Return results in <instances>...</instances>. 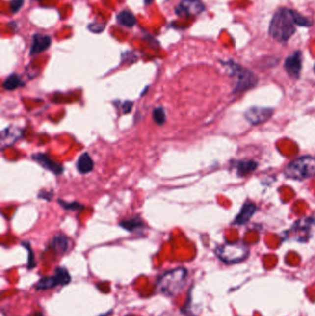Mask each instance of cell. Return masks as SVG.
<instances>
[{
    "mask_svg": "<svg viewBox=\"0 0 315 316\" xmlns=\"http://www.w3.org/2000/svg\"><path fill=\"white\" fill-rule=\"evenodd\" d=\"M296 25L295 11L289 8H280L270 23L269 34L276 41L287 42L296 32Z\"/></svg>",
    "mask_w": 315,
    "mask_h": 316,
    "instance_id": "cell-1",
    "label": "cell"
},
{
    "mask_svg": "<svg viewBox=\"0 0 315 316\" xmlns=\"http://www.w3.org/2000/svg\"><path fill=\"white\" fill-rule=\"evenodd\" d=\"M187 277L188 271L183 267L170 270L158 279V289L166 296H175L186 284Z\"/></svg>",
    "mask_w": 315,
    "mask_h": 316,
    "instance_id": "cell-2",
    "label": "cell"
},
{
    "mask_svg": "<svg viewBox=\"0 0 315 316\" xmlns=\"http://www.w3.org/2000/svg\"><path fill=\"white\" fill-rule=\"evenodd\" d=\"M284 174L292 180L304 181L315 176V158L301 157L290 162L286 166Z\"/></svg>",
    "mask_w": 315,
    "mask_h": 316,
    "instance_id": "cell-3",
    "label": "cell"
},
{
    "mask_svg": "<svg viewBox=\"0 0 315 316\" xmlns=\"http://www.w3.org/2000/svg\"><path fill=\"white\" fill-rule=\"evenodd\" d=\"M218 258L225 263H233L243 261L249 255V249L247 246L240 242L226 243L216 250Z\"/></svg>",
    "mask_w": 315,
    "mask_h": 316,
    "instance_id": "cell-4",
    "label": "cell"
},
{
    "mask_svg": "<svg viewBox=\"0 0 315 316\" xmlns=\"http://www.w3.org/2000/svg\"><path fill=\"white\" fill-rule=\"evenodd\" d=\"M229 70L231 75L236 77L237 80L236 91H243L255 85L256 76H254L251 71L245 70L234 62L229 64Z\"/></svg>",
    "mask_w": 315,
    "mask_h": 316,
    "instance_id": "cell-5",
    "label": "cell"
},
{
    "mask_svg": "<svg viewBox=\"0 0 315 316\" xmlns=\"http://www.w3.org/2000/svg\"><path fill=\"white\" fill-rule=\"evenodd\" d=\"M205 8L202 0H182L175 8V12L180 16H196L201 14Z\"/></svg>",
    "mask_w": 315,
    "mask_h": 316,
    "instance_id": "cell-6",
    "label": "cell"
},
{
    "mask_svg": "<svg viewBox=\"0 0 315 316\" xmlns=\"http://www.w3.org/2000/svg\"><path fill=\"white\" fill-rule=\"evenodd\" d=\"M273 115V110L266 107L253 106L246 112L245 118L253 125H258L267 121Z\"/></svg>",
    "mask_w": 315,
    "mask_h": 316,
    "instance_id": "cell-7",
    "label": "cell"
},
{
    "mask_svg": "<svg viewBox=\"0 0 315 316\" xmlns=\"http://www.w3.org/2000/svg\"><path fill=\"white\" fill-rule=\"evenodd\" d=\"M285 70L293 79H299L300 71L302 69V55L300 51H296L289 55L284 64Z\"/></svg>",
    "mask_w": 315,
    "mask_h": 316,
    "instance_id": "cell-8",
    "label": "cell"
},
{
    "mask_svg": "<svg viewBox=\"0 0 315 316\" xmlns=\"http://www.w3.org/2000/svg\"><path fill=\"white\" fill-rule=\"evenodd\" d=\"M32 159L35 162H37L42 167L53 172L54 174L60 175L63 172V166L54 161L52 158H49L46 154H42V153L35 154L32 156Z\"/></svg>",
    "mask_w": 315,
    "mask_h": 316,
    "instance_id": "cell-9",
    "label": "cell"
},
{
    "mask_svg": "<svg viewBox=\"0 0 315 316\" xmlns=\"http://www.w3.org/2000/svg\"><path fill=\"white\" fill-rule=\"evenodd\" d=\"M52 43L51 37L49 35L35 33L32 37V46L30 49V55H38L40 53L48 50Z\"/></svg>",
    "mask_w": 315,
    "mask_h": 316,
    "instance_id": "cell-10",
    "label": "cell"
},
{
    "mask_svg": "<svg viewBox=\"0 0 315 316\" xmlns=\"http://www.w3.org/2000/svg\"><path fill=\"white\" fill-rule=\"evenodd\" d=\"M23 137V131L17 127L6 128L1 133V144L2 148L9 147Z\"/></svg>",
    "mask_w": 315,
    "mask_h": 316,
    "instance_id": "cell-11",
    "label": "cell"
},
{
    "mask_svg": "<svg viewBox=\"0 0 315 316\" xmlns=\"http://www.w3.org/2000/svg\"><path fill=\"white\" fill-rule=\"evenodd\" d=\"M256 212V206L251 203H247L242 208L240 212L236 215V219L234 221L235 225H244L247 222L250 221L252 215Z\"/></svg>",
    "mask_w": 315,
    "mask_h": 316,
    "instance_id": "cell-12",
    "label": "cell"
},
{
    "mask_svg": "<svg viewBox=\"0 0 315 316\" xmlns=\"http://www.w3.org/2000/svg\"><path fill=\"white\" fill-rule=\"evenodd\" d=\"M51 247L58 254H63L69 250L70 239L64 234H56L51 240Z\"/></svg>",
    "mask_w": 315,
    "mask_h": 316,
    "instance_id": "cell-13",
    "label": "cell"
},
{
    "mask_svg": "<svg viewBox=\"0 0 315 316\" xmlns=\"http://www.w3.org/2000/svg\"><path fill=\"white\" fill-rule=\"evenodd\" d=\"M76 167L80 174H88L93 171L95 163L88 153H83L81 156H79L76 163Z\"/></svg>",
    "mask_w": 315,
    "mask_h": 316,
    "instance_id": "cell-14",
    "label": "cell"
},
{
    "mask_svg": "<svg viewBox=\"0 0 315 316\" xmlns=\"http://www.w3.org/2000/svg\"><path fill=\"white\" fill-rule=\"evenodd\" d=\"M117 22L118 24L127 27V28H132L136 24V17L133 13H131L129 10H122L117 15Z\"/></svg>",
    "mask_w": 315,
    "mask_h": 316,
    "instance_id": "cell-15",
    "label": "cell"
},
{
    "mask_svg": "<svg viewBox=\"0 0 315 316\" xmlns=\"http://www.w3.org/2000/svg\"><path fill=\"white\" fill-rule=\"evenodd\" d=\"M143 225L144 224H143L142 219L140 217H138V216L123 220V221L119 223V226L122 229H125L127 231H130V232H132V231H135L137 229H142Z\"/></svg>",
    "mask_w": 315,
    "mask_h": 316,
    "instance_id": "cell-16",
    "label": "cell"
},
{
    "mask_svg": "<svg viewBox=\"0 0 315 316\" xmlns=\"http://www.w3.org/2000/svg\"><path fill=\"white\" fill-rule=\"evenodd\" d=\"M24 85V81L18 74H11L6 78L3 82V87L7 91H13L17 88Z\"/></svg>",
    "mask_w": 315,
    "mask_h": 316,
    "instance_id": "cell-17",
    "label": "cell"
},
{
    "mask_svg": "<svg viewBox=\"0 0 315 316\" xmlns=\"http://www.w3.org/2000/svg\"><path fill=\"white\" fill-rule=\"evenodd\" d=\"M257 164L254 161H241L238 162L236 166V173L241 177H244L255 170Z\"/></svg>",
    "mask_w": 315,
    "mask_h": 316,
    "instance_id": "cell-18",
    "label": "cell"
},
{
    "mask_svg": "<svg viewBox=\"0 0 315 316\" xmlns=\"http://www.w3.org/2000/svg\"><path fill=\"white\" fill-rule=\"evenodd\" d=\"M54 277L57 282V285H60V286H65L71 282L70 273L68 272L67 269L63 267H57L55 269Z\"/></svg>",
    "mask_w": 315,
    "mask_h": 316,
    "instance_id": "cell-19",
    "label": "cell"
},
{
    "mask_svg": "<svg viewBox=\"0 0 315 316\" xmlns=\"http://www.w3.org/2000/svg\"><path fill=\"white\" fill-rule=\"evenodd\" d=\"M55 286H57V282L55 280V277H45L41 278L39 282L36 285V290H48L54 289Z\"/></svg>",
    "mask_w": 315,
    "mask_h": 316,
    "instance_id": "cell-20",
    "label": "cell"
},
{
    "mask_svg": "<svg viewBox=\"0 0 315 316\" xmlns=\"http://www.w3.org/2000/svg\"><path fill=\"white\" fill-rule=\"evenodd\" d=\"M153 119L158 125H163L166 121V112L163 107H157L153 111Z\"/></svg>",
    "mask_w": 315,
    "mask_h": 316,
    "instance_id": "cell-21",
    "label": "cell"
},
{
    "mask_svg": "<svg viewBox=\"0 0 315 316\" xmlns=\"http://www.w3.org/2000/svg\"><path fill=\"white\" fill-rule=\"evenodd\" d=\"M24 0H11L10 2V10L13 14H16L24 7Z\"/></svg>",
    "mask_w": 315,
    "mask_h": 316,
    "instance_id": "cell-22",
    "label": "cell"
},
{
    "mask_svg": "<svg viewBox=\"0 0 315 316\" xmlns=\"http://www.w3.org/2000/svg\"><path fill=\"white\" fill-rule=\"evenodd\" d=\"M105 24H100V23H93V24L88 25V30L95 33H100L105 30Z\"/></svg>",
    "mask_w": 315,
    "mask_h": 316,
    "instance_id": "cell-23",
    "label": "cell"
},
{
    "mask_svg": "<svg viewBox=\"0 0 315 316\" xmlns=\"http://www.w3.org/2000/svg\"><path fill=\"white\" fill-rule=\"evenodd\" d=\"M58 203L63 206L65 209L67 210H78V209H81L83 208V206L81 205H79V203L77 202H74V203H66V202H62V201H58Z\"/></svg>",
    "mask_w": 315,
    "mask_h": 316,
    "instance_id": "cell-24",
    "label": "cell"
},
{
    "mask_svg": "<svg viewBox=\"0 0 315 316\" xmlns=\"http://www.w3.org/2000/svg\"><path fill=\"white\" fill-rule=\"evenodd\" d=\"M132 102H131V101H126L125 103L123 104V105H122V108H123V113L124 114H127V113H129V112H131V107H132Z\"/></svg>",
    "mask_w": 315,
    "mask_h": 316,
    "instance_id": "cell-25",
    "label": "cell"
},
{
    "mask_svg": "<svg viewBox=\"0 0 315 316\" xmlns=\"http://www.w3.org/2000/svg\"><path fill=\"white\" fill-rule=\"evenodd\" d=\"M154 0H144V3H145V5H149Z\"/></svg>",
    "mask_w": 315,
    "mask_h": 316,
    "instance_id": "cell-26",
    "label": "cell"
},
{
    "mask_svg": "<svg viewBox=\"0 0 315 316\" xmlns=\"http://www.w3.org/2000/svg\"><path fill=\"white\" fill-rule=\"evenodd\" d=\"M43 316V315H42V314H39V313H38V314H35V315H33V316Z\"/></svg>",
    "mask_w": 315,
    "mask_h": 316,
    "instance_id": "cell-27",
    "label": "cell"
},
{
    "mask_svg": "<svg viewBox=\"0 0 315 316\" xmlns=\"http://www.w3.org/2000/svg\"><path fill=\"white\" fill-rule=\"evenodd\" d=\"M314 70H315V68H314Z\"/></svg>",
    "mask_w": 315,
    "mask_h": 316,
    "instance_id": "cell-28",
    "label": "cell"
}]
</instances>
